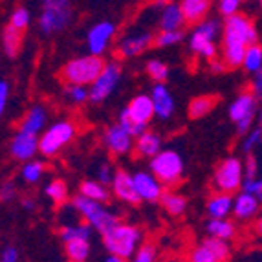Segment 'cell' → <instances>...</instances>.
Returning <instances> with one entry per match:
<instances>
[{
  "label": "cell",
  "mask_w": 262,
  "mask_h": 262,
  "mask_svg": "<svg viewBox=\"0 0 262 262\" xmlns=\"http://www.w3.org/2000/svg\"><path fill=\"white\" fill-rule=\"evenodd\" d=\"M255 233L258 236H262V214L257 219V222H255Z\"/></svg>",
  "instance_id": "9f6ffc18"
},
{
  "label": "cell",
  "mask_w": 262,
  "mask_h": 262,
  "mask_svg": "<svg viewBox=\"0 0 262 262\" xmlns=\"http://www.w3.org/2000/svg\"><path fill=\"white\" fill-rule=\"evenodd\" d=\"M119 81H121V64L119 62H106L105 70L101 72V75L90 86V101L94 105L103 103L118 88Z\"/></svg>",
  "instance_id": "8fae6325"
},
{
  "label": "cell",
  "mask_w": 262,
  "mask_h": 262,
  "mask_svg": "<svg viewBox=\"0 0 262 262\" xmlns=\"http://www.w3.org/2000/svg\"><path fill=\"white\" fill-rule=\"evenodd\" d=\"M260 145H262V125H258V127H253L246 134L244 141H242V152L251 154Z\"/></svg>",
  "instance_id": "60d3db41"
},
{
  "label": "cell",
  "mask_w": 262,
  "mask_h": 262,
  "mask_svg": "<svg viewBox=\"0 0 262 262\" xmlns=\"http://www.w3.org/2000/svg\"><path fill=\"white\" fill-rule=\"evenodd\" d=\"M22 39H24V31L17 30L11 24L4 28L2 31V46H4V52L9 59H15L18 55L22 48Z\"/></svg>",
  "instance_id": "4316f807"
},
{
  "label": "cell",
  "mask_w": 262,
  "mask_h": 262,
  "mask_svg": "<svg viewBox=\"0 0 262 262\" xmlns=\"http://www.w3.org/2000/svg\"><path fill=\"white\" fill-rule=\"evenodd\" d=\"M64 96L70 101L72 105H84L86 101H90V88L84 84H74L66 83L64 84Z\"/></svg>",
  "instance_id": "d590c367"
},
{
  "label": "cell",
  "mask_w": 262,
  "mask_h": 262,
  "mask_svg": "<svg viewBox=\"0 0 262 262\" xmlns=\"http://www.w3.org/2000/svg\"><path fill=\"white\" fill-rule=\"evenodd\" d=\"M160 204H162V207L170 216H182L185 213V209H187V200L182 194L172 191L163 192V196L160 198Z\"/></svg>",
  "instance_id": "f546056e"
},
{
  "label": "cell",
  "mask_w": 262,
  "mask_h": 262,
  "mask_svg": "<svg viewBox=\"0 0 262 262\" xmlns=\"http://www.w3.org/2000/svg\"><path fill=\"white\" fill-rule=\"evenodd\" d=\"M9 83L6 79L0 81V112H4L6 106H8V97H9Z\"/></svg>",
  "instance_id": "c3c4849f"
},
{
  "label": "cell",
  "mask_w": 262,
  "mask_h": 262,
  "mask_svg": "<svg viewBox=\"0 0 262 262\" xmlns=\"http://www.w3.org/2000/svg\"><path fill=\"white\" fill-rule=\"evenodd\" d=\"M244 163L236 156H229L220 162V165L214 169L213 174V187L219 192H236L244 185Z\"/></svg>",
  "instance_id": "9c48e42d"
},
{
  "label": "cell",
  "mask_w": 262,
  "mask_h": 262,
  "mask_svg": "<svg viewBox=\"0 0 262 262\" xmlns=\"http://www.w3.org/2000/svg\"><path fill=\"white\" fill-rule=\"evenodd\" d=\"M216 101L219 99H216L214 96H198V97H194V99H191L189 110H187L189 118L200 119V118H204V116H207V114L214 108Z\"/></svg>",
  "instance_id": "4dcf8cb0"
},
{
  "label": "cell",
  "mask_w": 262,
  "mask_h": 262,
  "mask_svg": "<svg viewBox=\"0 0 262 262\" xmlns=\"http://www.w3.org/2000/svg\"><path fill=\"white\" fill-rule=\"evenodd\" d=\"M116 172H118V170L114 169L110 163H101L99 169H97V180H99V182H103L105 185H108V184H112V180H114V176H116Z\"/></svg>",
  "instance_id": "f6af8a7d"
},
{
  "label": "cell",
  "mask_w": 262,
  "mask_h": 262,
  "mask_svg": "<svg viewBox=\"0 0 262 262\" xmlns=\"http://www.w3.org/2000/svg\"><path fill=\"white\" fill-rule=\"evenodd\" d=\"M251 92H253L255 97L262 103V70L253 75V81H251Z\"/></svg>",
  "instance_id": "681fc988"
},
{
  "label": "cell",
  "mask_w": 262,
  "mask_h": 262,
  "mask_svg": "<svg viewBox=\"0 0 262 262\" xmlns=\"http://www.w3.org/2000/svg\"><path fill=\"white\" fill-rule=\"evenodd\" d=\"M260 125H262V110H260Z\"/></svg>",
  "instance_id": "91938a15"
},
{
  "label": "cell",
  "mask_w": 262,
  "mask_h": 262,
  "mask_svg": "<svg viewBox=\"0 0 262 262\" xmlns=\"http://www.w3.org/2000/svg\"><path fill=\"white\" fill-rule=\"evenodd\" d=\"M242 0H219V13L224 18L233 17V15L241 13Z\"/></svg>",
  "instance_id": "ee69618b"
},
{
  "label": "cell",
  "mask_w": 262,
  "mask_h": 262,
  "mask_svg": "<svg viewBox=\"0 0 262 262\" xmlns=\"http://www.w3.org/2000/svg\"><path fill=\"white\" fill-rule=\"evenodd\" d=\"M162 136L156 134V132H143V134H140L138 138H136V143H134V152L138 158H149V160H152L156 154L162 152Z\"/></svg>",
  "instance_id": "603a6c76"
},
{
  "label": "cell",
  "mask_w": 262,
  "mask_h": 262,
  "mask_svg": "<svg viewBox=\"0 0 262 262\" xmlns=\"http://www.w3.org/2000/svg\"><path fill=\"white\" fill-rule=\"evenodd\" d=\"M180 8L189 26H198L209 15L211 0H180Z\"/></svg>",
  "instance_id": "7402d4cb"
},
{
  "label": "cell",
  "mask_w": 262,
  "mask_h": 262,
  "mask_svg": "<svg viewBox=\"0 0 262 262\" xmlns=\"http://www.w3.org/2000/svg\"><path fill=\"white\" fill-rule=\"evenodd\" d=\"M22 206L26 207V209H33V207H35V204H33V200H22Z\"/></svg>",
  "instance_id": "6f0895ef"
},
{
  "label": "cell",
  "mask_w": 262,
  "mask_h": 262,
  "mask_svg": "<svg viewBox=\"0 0 262 262\" xmlns=\"http://www.w3.org/2000/svg\"><path fill=\"white\" fill-rule=\"evenodd\" d=\"M156 118L154 101L147 94H138L130 99L125 108L119 112V121L134 138L149 130V123Z\"/></svg>",
  "instance_id": "7a4b0ae2"
},
{
  "label": "cell",
  "mask_w": 262,
  "mask_h": 262,
  "mask_svg": "<svg viewBox=\"0 0 262 262\" xmlns=\"http://www.w3.org/2000/svg\"><path fill=\"white\" fill-rule=\"evenodd\" d=\"M242 68H244L248 74H253V75L262 70V44H258V42L249 44L248 50H246Z\"/></svg>",
  "instance_id": "d6a6232c"
},
{
  "label": "cell",
  "mask_w": 262,
  "mask_h": 262,
  "mask_svg": "<svg viewBox=\"0 0 262 262\" xmlns=\"http://www.w3.org/2000/svg\"><path fill=\"white\" fill-rule=\"evenodd\" d=\"M235 198L229 192H214L207 200V214L209 219H227L229 213H233Z\"/></svg>",
  "instance_id": "d4e9b609"
},
{
  "label": "cell",
  "mask_w": 262,
  "mask_h": 262,
  "mask_svg": "<svg viewBox=\"0 0 262 262\" xmlns=\"http://www.w3.org/2000/svg\"><path fill=\"white\" fill-rule=\"evenodd\" d=\"M44 172H46V165H44L42 162H33V160L26 162L20 169L22 180H24L26 184H31V185L39 184L40 180H42Z\"/></svg>",
  "instance_id": "836d02e7"
},
{
  "label": "cell",
  "mask_w": 262,
  "mask_h": 262,
  "mask_svg": "<svg viewBox=\"0 0 262 262\" xmlns=\"http://www.w3.org/2000/svg\"><path fill=\"white\" fill-rule=\"evenodd\" d=\"M260 198L253 192L242 191L235 196V204H233V214L238 220H251L260 209Z\"/></svg>",
  "instance_id": "ffe728a7"
},
{
  "label": "cell",
  "mask_w": 262,
  "mask_h": 262,
  "mask_svg": "<svg viewBox=\"0 0 262 262\" xmlns=\"http://www.w3.org/2000/svg\"><path fill=\"white\" fill-rule=\"evenodd\" d=\"M145 72L152 79L154 83H165L169 79V66L165 64L160 59H150L147 64H145Z\"/></svg>",
  "instance_id": "74e56055"
},
{
  "label": "cell",
  "mask_w": 262,
  "mask_h": 262,
  "mask_svg": "<svg viewBox=\"0 0 262 262\" xmlns=\"http://www.w3.org/2000/svg\"><path fill=\"white\" fill-rule=\"evenodd\" d=\"M209 68H211V72L213 74H222V72H226L227 70V66H226V62L222 61V59H213V61H209Z\"/></svg>",
  "instance_id": "db71d44e"
},
{
  "label": "cell",
  "mask_w": 262,
  "mask_h": 262,
  "mask_svg": "<svg viewBox=\"0 0 262 262\" xmlns=\"http://www.w3.org/2000/svg\"><path fill=\"white\" fill-rule=\"evenodd\" d=\"M42 8H72V0H42Z\"/></svg>",
  "instance_id": "816d5d0a"
},
{
  "label": "cell",
  "mask_w": 262,
  "mask_h": 262,
  "mask_svg": "<svg viewBox=\"0 0 262 262\" xmlns=\"http://www.w3.org/2000/svg\"><path fill=\"white\" fill-rule=\"evenodd\" d=\"M258 42V31L255 22L244 13H236L233 17L224 18L222 33V61L227 70L242 68L246 50L249 44Z\"/></svg>",
  "instance_id": "6da1fadb"
},
{
  "label": "cell",
  "mask_w": 262,
  "mask_h": 262,
  "mask_svg": "<svg viewBox=\"0 0 262 262\" xmlns=\"http://www.w3.org/2000/svg\"><path fill=\"white\" fill-rule=\"evenodd\" d=\"M258 99L253 92H242L233 99L229 105V119L236 125V132L242 136L253 128L255 114H257Z\"/></svg>",
  "instance_id": "30bf717a"
},
{
  "label": "cell",
  "mask_w": 262,
  "mask_h": 262,
  "mask_svg": "<svg viewBox=\"0 0 262 262\" xmlns=\"http://www.w3.org/2000/svg\"><path fill=\"white\" fill-rule=\"evenodd\" d=\"M150 172L165 187L172 189L184 180V160L176 150H162L150 160Z\"/></svg>",
  "instance_id": "ba28073f"
},
{
  "label": "cell",
  "mask_w": 262,
  "mask_h": 262,
  "mask_svg": "<svg viewBox=\"0 0 262 262\" xmlns=\"http://www.w3.org/2000/svg\"><path fill=\"white\" fill-rule=\"evenodd\" d=\"M46 119H48V112L42 105H35L31 106L26 112V116L22 118V121L18 123V130L20 132H28V134H42L46 130Z\"/></svg>",
  "instance_id": "44dd1931"
},
{
  "label": "cell",
  "mask_w": 262,
  "mask_h": 262,
  "mask_svg": "<svg viewBox=\"0 0 262 262\" xmlns=\"http://www.w3.org/2000/svg\"><path fill=\"white\" fill-rule=\"evenodd\" d=\"M258 4H260V8H262V0H258Z\"/></svg>",
  "instance_id": "94428289"
},
{
  "label": "cell",
  "mask_w": 262,
  "mask_h": 262,
  "mask_svg": "<svg viewBox=\"0 0 262 262\" xmlns=\"http://www.w3.org/2000/svg\"><path fill=\"white\" fill-rule=\"evenodd\" d=\"M246 178H257L258 176V163L255 160V156L248 154V160H246Z\"/></svg>",
  "instance_id": "7dc6e473"
},
{
  "label": "cell",
  "mask_w": 262,
  "mask_h": 262,
  "mask_svg": "<svg viewBox=\"0 0 262 262\" xmlns=\"http://www.w3.org/2000/svg\"><path fill=\"white\" fill-rule=\"evenodd\" d=\"M150 97H152V101H154V108H156L158 119L167 121V119H170L174 116V110H176L174 97H172V94H170V90L167 88L165 83H154Z\"/></svg>",
  "instance_id": "d6986e66"
},
{
  "label": "cell",
  "mask_w": 262,
  "mask_h": 262,
  "mask_svg": "<svg viewBox=\"0 0 262 262\" xmlns=\"http://www.w3.org/2000/svg\"><path fill=\"white\" fill-rule=\"evenodd\" d=\"M242 189L248 192H253V194H257V196H260L262 194V176L260 178H258V176L257 178H246Z\"/></svg>",
  "instance_id": "bcb514c9"
},
{
  "label": "cell",
  "mask_w": 262,
  "mask_h": 262,
  "mask_svg": "<svg viewBox=\"0 0 262 262\" xmlns=\"http://www.w3.org/2000/svg\"><path fill=\"white\" fill-rule=\"evenodd\" d=\"M72 22V8H42L37 20L40 33L46 37L61 33Z\"/></svg>",
  "instance_id": "7c38bea8"
},
{
  "label": "cell",
  "mask_w": 262,
  "mask_h": 262,
  "mask_svg": "<svg viewBox=\"0 0 262 262\" xmlns=\"http://www.w3.org/2000/svg\"><path fill=\"white\" fill-rule=\"evenodd\" d=\"M224 33V22L219 18H206L194 26L191 37H189V48L192 53L204 57L207 61H213L219 57V46L216 40Z\"/></svg>",
  "instance_id": "5b68a950"
},
{
  "label": "cell",
  "mask_w": 262,
  "mask_h": 262,
  "mask_svg": "<svg viewBox=\"0 0 262 262\" xmlns=\"http://www.w3.org/2000/svg\"><path fill=\"white\" fill-rule=\"evenodd\" d=\"M110 185H112L114 196L118 198V200L125 202V204L138 206V204L143 202L140 198V194H138V189H136L134 174H130V172H127V170H118Z\"/></svg>",
  "instance_id": "ac0fdd59"
},
{
  "label": "cell",
  "mask_w": 262,
  "mask_h": 262,
  "mask_svg": "<svg viewBox=\"0 0 262 262\" xmlns=\"http://www.w3.org/2000/svg\"><path fill=\"white\" fill-rule=\"evenodd\" d=\"M103 143H105L106 150H108L112 156H125L130 150H134V136L123 127L121 123H116V125H110L108 128L103 134Z\"/></svg>",
  "instance_id": "4fadbf2b"
},
{
  "label": "cell",
  "mask_w": 262,
  "mask_h": 262,
  "mask_svg": "<svg viewBox=\"0 0 262 262\" xmlns=\"http://www.w3.org/2000/svg\"><path fill=\"white\" fill-rule=\"evenodd\" d=\"M206 229L207 235L224 238V241H233L236 235V226L227 219H209Z\"/></svg>",
  "instance_id": "f1b7e54d"
},
{
  "label": "cell",
  "mask_w": 262,
  "mask_h": 262,
  "mask_svg": "<svg viewBox=\"0 0 262 262\" xmlns=\"http://www.w3.org/2000/svg\"><path fill=\"white\" fill-rule=\"evenodd\" d=\"M134 184L138 194L143 202H158L165 192V185L150 172V170H138L134 172Z\"/></svg>",
  "instance_id": "e0dca14e"
},
{
  "label": "cell",
  "mask_w": 262,
  "mask_h": 262,
  "mask_svg": "<svg viewBox=\"0 0 262 262\" xmlns=\"http://www.w3.org/2000/svg\"><path fill=\"white\" fill-rule=\"evenodd\" d=\"M77 134V125L70 119H61L50 125L39 138L40 154L46 158H53L64 149Z\"/></svg>",
  "instance_id": "52a82bcc"
},
{
  "label": "cell",
  "mask_w": 262,
  "mask_h": 262,
  "mask_svg": "<svg viewBox=\"0 0 262 262\" xmlns=\"http://www.w3.org/2000/svg\"><path fill=\"white\" fill-rule=\"evenodd\" d=\"M8 24H11V26L17 28V30H20V31H26L28 28H30V24H31L30 9L24 8V6H18V8H15L13 11H11V17H9Z\"/></svg>",
  "instance_id": "ab89813d"
},
{
  "label": "cell",
  "mask_w": 262,
  "mask_h": 262,
  "mask_svg": "<svg viewBox=\"0 0 262 262\" xmlns=\"http://www.w3.org/2000/svg\"><path fill=\"white\" fill-rule=\"evenodd\" d=\"M202 244L209 249L219 262H227L229 257H231V246H229V241H224V238H216V236L209 235L202 241Z\"/></svg>",
  "instance_id": "1f68e13d"
},
{
  "label": "cell",
  "mask_w": 262,
  "mask_h": 262,
  "mask_svg": "<svg viewBox=\"0 0 262 262\" xmlns=\"http://www.w3.org/2000/svg\"><path fill=\"white\" fill-rule=\"evenodd\" d=\"M106 62L103 61L101 55H88L75 57L70 59L62 66L61 79L64 83H74V84H84V86H92L94 81L101 75V72L105 70Z\"/></svg>",
  "instance_id": "277c9868"
},
{
  "label": "cell",
  "mask_w": 262,
  "mask_h": 262,
  "mask_svg": "<svg viewBox=\"0 0 262 262\" xmlns=\"http://www.w3.org/2000/svg\"><path fill=\"white\" fill-rule=\"evenodd\" d=\"M39 150V136L35 134H28V132L18 130L13 136V140L9 141V154L17 162H30V160L35 158V154Z\"/></svg>",
  "instance_id": "9a60e30c"
},
{
  "label": "cell",
  "mask_w": 262,
  "mask_h": 262,
  "mask_svg": "<svg viewBox=\"0 0 262 262\" xmlns=\"http://www.w3.org/2000/svg\"><path fill=\"white\" fill-rule=\"evenodd\" d=\"M105 262H128V258L121 257V255H114V253H108V257L105 258Z\"/></svg>",
  "instance_id": "11a10c76"
},
{
  "label": "cell",
  "mask_w": 262,
  "mask_h": 262,
  "mask_svg": "<svg viewBox=\"0 0 262 262\" xmlns=\"http://www.w3.org/2000/svg\"><path fill=\"white\" fill-rule=\"evenodd\" d=\"M167 262H189L187 258H170V260H167Z\"/></svg>",
  "instance_id": "680465c9"
},
{
  "label": "cell",
  "mask_w": 262,
  "mask_h": 262,
  "mask_svg": "<svg viewBox=\"0 0 262 262\" xmlns=\"http://www.w3.org/2000/svg\"><path fill=\"white\" fill-rule=\"evenodd\" d=\"M185 39L184 30H176V31H160L154 39V46L158 48H170V46H176L182 40Z\"/></svg>",
  "instance_id": "f35d334b"
},
{
  "label": "cell",
  "mask_w": 262,
  "mask_h": 262,
  "mask_svg": "<svg viewBox=\"0 0 262 262\" xmlns=\"http://www.w3.org/2000/svg\"><path fill=\"white\" fill-rule=\"evenodd\" d=\"M15 196V185L11 182H6L2 185V202H9Z\"/></svg>",
  "instance_id": "f5cc1de1"
},
{
  "label": "cell",
  "mask_w": 262,
  "mask_h": 262,
  "mask_svg": "<svg viewBox=\"0 0 262 262\" xmlns=\"http://www.w3.org/2000/svg\"><path fill=\"white\" fill-rule=\"evenodd\" d=\"M158 258V249L152 242H143L140 246V249L134 253L132 262H156Z\"/></svg>",
  "instance_id": "b9f144b4"
},
{
  "label": "cell",
  "mask_w": 262,
  "mask_h": 262,
  "mask_svg": "<svg viewBox=\"0 0 262 262\" xmlns=\"http://www.w3.org/2000/svg\"><path fill=\"white\" fill-rule=\"evenodd\" d=\"M44 192H46V196H48L53 204H57V206L66 204V200H68V185L59 178L52 180V182L44 187Z\"/></svg>",
  "instance_id": "e575fe53"
},
{
  "label": "cell",
  "mask_w": 262,
  "mask_h": 262,
  "mask_svg": "<svg viewBox=\"0 0 262 262\" xmlns=\"http://www.w3.org/2000/svg\"><path fill=\"white\" fill-rule=\"evenodd\" d=\"M143 242V231L132 224H116L112 229L103 233V244L106 251L114 255H121L125 258H132Z\"/></svg>",
  "instance_id": "3957f363"
},
{
  "label": "cell",
  "mask_w": 262,
  "mask_h": 262,
  "mask_svg": "<svg viewBox=\"0 0 262 262\" xmlns=\"http://www.w3.org/2000/svg\"><path fill=\"white\" fill-rule=\"evenodd\" d=\"M258 198H260V202H262V194H260V196H258Z\"/></svg>",
  "instance_id": "6125c7cd"
},
{
  "label": "cell",
  "mask_w": 262,
  "mask_h": 262,
  "mask_svg": "<svg viewBox=\"0 0 262 262\" xmlns=\"http://www.w3.org/2000/svg\"><path fill=\"white\" fill-rule=\"evenodd\" d=\"M94 227L90 224H66L61 227V238L62 242L70 241V238H77V236H84V238H90Z\"/></svg>",
  "instance_id": "8d00e7d4"
},
{
  "label": "cell",
  "mask_w": 262,
  "mask_h": 262,
  "mask_svg": "<svg viewBox=\"0 0 262 262\" xmlns=\"http://www.w3.org/2000/svg\"><path fill=\"white\" fill-rule=\"evenodd\" d=\"M72 207L79 213V216L84 220L86 224L99 231L101 235L106 233L108 229H112L116 224H119L118 216L114 213H110L105 207L103 202L90 200V198L83 196V194H77V196L72 200Z\"/></svg>",
  "instance_id": "8992f818"
},
{
  "label": "cell",
  "mask_w": 262,
  "mask_h": 262,
  "mask_svg": "<svg viewBox=\"0 0 262 262\" xmlns=\"http://www.w3.org/2000/svg\"><path fill=\"white\" fill-rule=\"evenodd\" d=\"M154 39H156V35L150 31H140L134 35L123 37L118 44V55L123 59H132V57L141 55L150 46H154Z\"/></svg>",
  "instance_id": "2e32d148"
},
{
  "label": "cell",
  "mask_w": 262,
  "mask_h": 262,
  "mask_svg": "<svg viewBox=\"0 0 262 262\" xmlns=\"http://www.w3.org/2000/svg\"><path fill=\"white\" fill-rule=\"evenodd\" d=\"M187 260L189 262H219V260H216V257H214V255L211 253L209 249L202 244V242L198 246H194V248L189 251Z\"/></svg>",
  "instance_id": "7bdbcfd3"
},
{
  "label": "cell",
  "mask_w": 262,
  "mask_h": 262,
  "mask_svg": "<svg viewBox=\"0 0 262 262\" xmlns=\"http://www.w3.org/2000/svg\"><path fill=\"white\" fill-rule=\"evenodd\" d=\"M0 262H18V251L13 246H8V248L2 251V257H0Z\"/></svg>",
  "instance_id": "f907efd6"
},
{
  "label": "cell",
  "mask_w": 262,
  "mask_h": 262,
  "mask_svg": "<svg viewBox=\"0 0 262 262\" xmlns=\"http://www.w3.org/2000/svg\"><path fill=\"white\" fill-rule=\"evenodd\" d=\"M187 22H185L184 11L180 8V2H170L162 9L160 15V31H176L182 30Z\"/></svg>",
  "instance_id": "cb8c5ba5"
},
{
  "label": "cell",
  "mask_w": 262,
  "mask_h": 262,
  "mask_svg": "<svg viewBox=\"0 0 262 262\" xmlns=\"http://www.w3.org/2000/svg\"><path fill=\"white\" fill-rule=\"evenodd\" d=\"M79 194H83V196L90 198V200L103 202V204H106L110 200V189L103 182H99V180L97 182L96 180H84V182H81Z\"/></svg>",
  "instance_id": "83f0119b"
},
{
  "label": "cell",
  "mask_w": 262,
  "mask_h": 262,
  "mask_svg": "<svg viewBox=\"0 0 262 262\" xmlns=\"http://www.w3.org/2000/svg\"><path fill=\"white\" fill-rule=\"evenodd\" d=\"M116 31H118V28L110 20H101V22H97V24H94L86 33L88 53L103 57V53L108 50L110 40L114 39Z\"/></svg>",
  "instance_id": "5bb4252c"
},
{
  "label": "cell",
  "mask_w": 262,
  "mask_h": 262,
  "mask_svg": "<svg viewBox=\"0 0 262 262\" xmlns=\"http://www.w3.org/2000/svg\"><path fill=\"white\" fill-rule=\"evenodd\" d=\"M64 253L70 262H86L90 255V238L77 236L64 242Z\"/></svg>",
  "instance_id": "484cf974"
}]
</instances>
